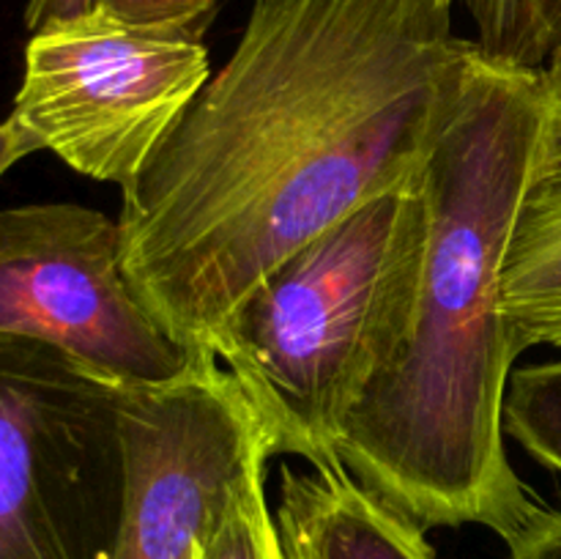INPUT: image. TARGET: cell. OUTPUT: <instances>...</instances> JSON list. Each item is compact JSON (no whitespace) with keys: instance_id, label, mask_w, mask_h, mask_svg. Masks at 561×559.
Wrapping results in <instances>:
<instances>
[{"instance_id":"1","label":"cell","mask_w":561,"mask_h":559,"mask_svg":"<svg viewBox=\"0 0 561 559\" xmlns=\"http://www.w3.org/2000/svg\"><path fill=\"white\" fill-rule=\"evenodd\" d=\"M466 44L447 0H255L121 190L126 280L175 343L214 356L274 266L420 175Z\"/></svg>"},{"instance_id":"2","label":"cell","mask_w":561,"mask_h":559,"mask_svg":"<svg viewBox=\"0 0 561 559\" xmlns=\"http://www.w3.org/2000/svg\"><path fill=\"white\" fill-rule=\"evenodd\" d=\"M557 115L546 69L466 44L420 170L427 241L409 338L340 444L345 469L422 529L480 524L510 543L540 510L504 444V395L529 345L502 274Z\"/></svg>"},{"instance_id":"3","label":"cell","mask_w":561,"mask_h":559,"mask_svg":"<svg viewBox=\"0 0 561 559\" xmlns=\"http://www.w3.org/2000/svg\"><path fill=\"white\" fill-rule=\"evenodd\" d=\"M425 241L416 175L290 252L236 307L214 356L263 422L272 458L343 466L351 417L409 338Z\"/></svg>"},{"instance_id":"4","label":"cell","mask_w":561,"mask_h":559,"mask_svg":"<svg viewBox=\"0 0 561 559\" xmlns=\"http://www.w3.org/2000/svg\"><path fill=\"white\" fill-rule=\"evenodd\" d=\"M124 384L0 334V559H110L124 502Z\"/></svg>"},{"instance_id":"5","label":"cell","mask_w":561,"mask_h":559,"mask_svg":"<svg viewBox=\"0 0 561 559\" xmlns=\"http://www.w3.org/2000/svg\"><path fill=\"white\" fill-rule=\"evenodd\" d=\"M208 77L206 44L190 33L60 22L31 33L9 121L33 153L124 190Z\"/></svg>"},{"instance_id":"6","label":"cell","mask_w":561,"mask_h":559,"mask_svg":"<svg viewBox=\"0 0 561 559\" xmlns=\"http://www.w3.org/2000/svg\"><path fill=\"white\" fill-rule=\"evenodd\" d=\"M0 334L55 345L124 387L168 384L195 362L126 280L118 219L80 203L0 208Z\"/></svg>"},{"instance_id":"7","label":"cell","mask_w":561,"mask_h":559,"mask_svg":"<svg viewBox=\"0 0 561 559\" xmlns=\"http://www.w3.org/2000/svg\"><path fill=\"white\" fill-rule=\"evenodd\" d=\"M121 442L124 502L110 559H203L230 491L268 447L255 409L214 356L168 384L126 387Z\"/></svg>"},{"instance_id":"8","label":"cell","mask_w":561,"mask_h":559,"mask_svg":"<svg viewBox=\"0 0 561 559\" xmlns=\"http://www.w3.org/2000/svg\"><path fill=\"white\" fill-rule=\"evenodd\" d=\"M274 524L285 559H436L425 529L345 466H283Z\"/></svg>"},{"instance_id":"9","label":"cell","mask_w":561,"mask_h":559,"mask_svg":"<svg viewBox=\"0 0 561 559\" xmlns=\"http://www.w3.org/2000/svg\"><path fill=\"white\" fill-rule=\"evenodd\" d=\"M504 310L524 343L561 351V113L520 203L502 274Z\"/></svg>"},{"instance_id":"10","label":"cell","mask_w":561,"mask_h":559,"mask_svg":"<svg viewBox=\"0 0 561 559\" xmlns=\"http://www.w3.org/2000/svg\"><path fill=\"white\" fill-rule=\"evenodd\" d=\"M477 27V47L520 69H548L561 55V0H447Z\"/></svg>"},{"instance_id":"11","label":"cell","mask_w":561,"mask_h":559,"mask_svg":"<svg viewBox=\"0 0 561 559\" xmlns=\"http://www.w3.org/2000/svg\"><path fill=\"white\" fill-rule=\"evenodd\" d=\"M268 447L252 455L250 466L230 491L228 504L206 540L203 559H285L274 510L266 499Z\"/></svg>"},{"instance_id":"12","label":"cell","mask_w":561,"mask_h":559,"mask_svg":"<svg viewBox=\"0 0 561 559\" xmlns=\"http://www.w3.org/2000/svg\"><path fill=\"white\" fill-rule=\"evenodd\" d=\"M504 433L561 475V356L513 373L504 395Z\"/></svg>"},{"instance_id":"13","label":"cell","mask_w":561,"mask_h":559,"mask_svg":"<svg viewBox=\"0 0 561 559\" xmlns=\"http://www.w3.org/2000/svg\"><path fill=\"white\" fill-rule=\"evenodd\" d=\"M217 11V0H27L25 27L31 33L60 22L113 20L121 25L159 27L203 38Z\"/></svg>"},{"instance_id":"14","label":"cell","mask_w":561,"mask_h":559,"mask_svg":"<svg viewBox=\"0 0 561 559\" xmlns=\"http://www.w3.org/2000/svg\"><path fill=\"white\" fill-rule=\"evenodd\" d=\"M510 559H561V510H537L510 540Z\"/></svg>"},{"instance_id":"15","label":"cell","mask_w":561,"mask_h":559,"mask_svg":"<svg viewBox=\"0 0 561 559\" xmlns=\"http://www.w3.org/2000/svg\"><path fill=\"white\" fill-rule=\"evenodd\" d=\"M27 153L33 151L27 148V142L22 140L20 132L14 129V124H11L9 118L0 121V179H3L20 159H25Z\"/></svg>"},{"instance_id":"16","label":"cell","mask_w":561,"mask_h":559,"mask_svg":"<svg viewBox=\"0 0 561 559\" xmlns=\"http://www.w3.org/2000/svg\"><path fill=\"white\" fill-rule=\"evenodd\" d=\"M548 75V82H551V91H553V99H557L559 104V113H561V55L557 60H553L551 66L546 69Z\"/></svg>"}]
</instances>
